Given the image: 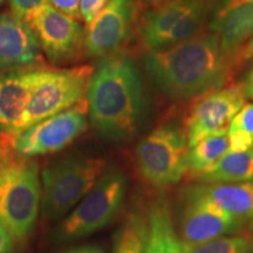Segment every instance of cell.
<instances>
[{
	"instance_id": "27",
	"label": "cell",
	"mask_w": 253,
	"mask_h": 253,
	"mask_svg": "<svg viewBox=\"0 0 253 253\" xmlns=\"http://www.w3.org/2000/svg\"><path fill=\"white\" fill-rule=\"evenodd\" d=\"M14 239L0 220V253H11L13 250Z\"/></svg>"
},
{
	"instance_id": "10",
	"label": "cell",
	"mask_w": 253,
	"mask_h": 253,
	"mask_svg": "<svg viewBox=\"0 0 253 253\" xmlns=\"http://www.w3.org/2000/svg\"><path fill=\"white\" fill-rule=\"evenodd\" d=\"M242 84L220 87L198 97L184 122L189 148L209 136L229 132L231 122L245 104Z\"/></svg>"
},
{
	"instance_id": "30",
	"label": "cell",
	"mask_w": 253,
	"mask_h": 253,
	"mask_svg": "<svg viewBox=\"0 0 253 253\" xmlns=\"http://www.w3.org/2000/svg\"><path fill=\"white\" fill-rule=\"evenodd\" d=\"M251 58H253V40L249 43L248 47H246L244 50V53H243V61Z\"/></svg>"
},
{
	"instance_id": "19",
	"label": "cell",
	"mask_w": 253,
	"mask_h": 253,
	"mask_svg": "<svg viewBox=\"0 0 253 253\" xmlns=\"http://www.w3.org/2000/svg\"><path fill=\"white\" fill-rule=\"evenodd\" d=\"M195 179L204 184L253 181V148L244 151H229L211 169Z\"/></svg>"
},
{
	"instance_id": "21",
	"label": "cell",
	"mask_w": 253,
	"mask_h": 253,
	"mask_svg": "<svg viewBox=\"0 0 253 253\" xmlns=\"http://www.w3.org/2000/svg\"><path fill=\"white\" fill-rule=\"evenodd\" d=\"M113 253H148V221L130 213L116 233Z\"/></svg>"
},
{
	"instance_id": "20",
	"label": "cell",
	"mask_w": 253,
	"mask_h": 253,
	"mask_svg": "<svg viewBox=\"0 0 253 253\" xmlns=\"http://www.w3.org/2000/svg\"><path fill=\"white\" fill-rule=\"evenodd\" d=\"M229 151L230 140L227 132L209 136L189 148L185 173H189L192 178H197L199 175L211 169Z\"/></svg>"
},
{
	"instance_id": "3",
	"label": "cell",
	"mask_w": 253,
	"mask_h": 253,
	"mask_svg": "<svg viewBox=\"0 0 253 253\" xmlns=\"http://www.w3.org/2000/svg\"><path fill=\"white\" fill-rule=\"evenodd\" d=\"M40 204L38 164L11 145L0 153V220L14 240L26 239L32 232Z\"/></svg>"
},
{
	"instance_id": "9",
	"label": "cell",
	"mask_w": 253,
	"mask_h": 253,
	"mask_svg": "<svg viewBox=\"0 0 253 253\" xmlns=\"http://www.w3.org/2000/svg\"><path fill=\"white\" fill-rule=\"evenodd\" d=\"M87 115L88 106L84 99L65 112L42 120L15 136V150L25 157L60 151L86 130Z\"/></svg>"
},
{
	"instance_id": "24",
	"label": "cell",
	"mask_w": 253,
	"mask_h": 253,
	"mask_svg": "<svg viewBox=\"0 0 253 253\" xmlns=\"http://www.w3.org/2000/svg\"><path fill=\"white\" fill-rule=\"evenodd\" d=\"M8 4L12 13L25 20L34 11L48 4V0H8Z\"/></svg>"
},
{
	"instance_id": "16",
	"label": "cell",
	"mask_w": 253,
	"mask_h": 253,
	"mask_svg": "<svg viewBox=\"0 0 253 253\" xmlns=\"http://www.w3.org/2000/svg\"><path fill=\"white\" fill-rule=\"evenodd\" d=\"M37 69L0 73V131L9 134L30 102Z\"/></svg>"
},
{
	"instance_id": "18",
	"label": "cell",
	"mask_w": 253,
	"mask_h": 253,
	"mask_svg": "<svg viewBox=\"0 0 253 253\" xmlns=\"http://www.w3.org/2000/svg\"><path fill=\"white\" fill-rule=\"evenodd\" d=\"M148 253H186L185 245L177 236L166 202L158 201L148 216Z\"/></svg>"
},
{
	"instance_id": "14",
	"label": "cell",
	"mask_w": 253,
	"mask_h": 253,
	"mask_svg": "<svg viewBox=\"0 0 253 253\" xmlns=\"http://www.w3.org/2000/svg\"><path fill=\"white\" fill-rule=\"evenodd\" d=\"M243 224L212 201L191 191L182 217V240L184 244H201L235 232Z\"/></svg>"
},
{
	"instance_id": "22",
	"label": "cell",
	"mask_w": 253,
	"mask_h": 253,
	"mask_svg": "<svg viewBox=\"0 0 253 253\" xmlns=\"http://www.w3.org/2000/svg\"><path fill=\"white\" fill-rule=\"evenodd\" d=\"M230 151H244L253 148V103L244 104L233 118L229 128Z\"/></svg>"
},
{
	"instance_id": "29",
	"label": "cell",
	"mask_w": 253,
	"mask_h": 253,
	"mask_svg": "<svg viewBox=\"0 0 253 253\" xmlns=\"http://www.w3.org/2000/svg\"><path fill=\"white\" fill-rule=\"evenodd\" d=\"M62 253H103L100 249L93 248V246H84V248H77L71 249Z\"/></svg>"
},
{
	"instance_id": "4",
	"label": "cell",
	"mask_w": 253,
	"mask_h": 253,
	"mask_svg": "<svg viewBox=\"0 0 253 253\" xmlns=\"http://www.w3.org/2000/svg\"><path fill=\"white\" fill-rule=\"evenodd\" d=\"M93 69L90 66L66 69L37 68L30 102L9 135L15 137L36 123L65 112L86 99Z\"/></svg>"
},
{
	"instance_id": "7",
	"label": "cell",
	"mask_w": 253,
	"mask_h": 253,
	"mask_svg": "<svg viewBox=\"0 0 253 253\" xmlns=\"http://www.w3.org/2000/svg\"><path fill=\"white\" fill-rule=\"evenodd\" d=\"M188 151V140L182 129L161 126L137 144L136 166L148 184L156 189L169 188L185 175Z\"/></svg>"
},
{
	"instance_id": "17",
	"label": "cell",
	"mask_w": 253,
	"mask_h": 253,
	"mask_svg": "<svg viewBox=\"0 0 253 253\" xmlns=\"http://www.w3.org/2000/svg\"><path fill=\"white\" fill-rule=\"evenodd\" d=\"M192 192L207 197L237 219L253 221V181L196 186Z\"/></svg>"
},
{
	"instance_id": "28",
	"label": "cell",
	"mask_w": 253,
	"mask_h": 253,
	"mask_svg": "<svg viewBox=\"0 0 253 253\" xmlns=\"http://www.w3.org/2000/svg\"><path fill=\"white\" fill-rule=\"evenodd\" d=\"M242 86H243V88H244L246 96L253 99V63H252L251 68H250V71L248 72V74H246L245 81Z\"/></svg>"
},
{
	"instance_id": "8",
	"label": "cell",
	"mask_w": 253,
	"mask_h": 253,
	"mask_svg": "<svg viewBox=\"0 0 253 253\" xmlns=\"http://www.w3.org/2000/svg\"><path fill=\"white\" fill-rule=\"evenodd\" d=\"M126 188V176L118 170L103 173L55 232L59 240H75L107 226L119 212Z\"/></svg>"
},
{
	"instance_id": "1",
	"label": "cell",
	"mask_w": 253,
	"mask_h": 253,
	"mask_svg": "<svg viewBox=\"0 0 253 253\" xmlns=\"http://www.w3.org/2000/svg\"><path fill=\"white\" fill-rule=\"evenodd\" d=\"M236 66L210 30L176 45L151 49L143 58L151 84L172 100H191L223 87Z\"/></svg>"
},
{
	"instance_id": "23",
	"label": "cell",
	"mask_w": 253,
	"mask_h": 253,
	"mask_svg": "<svg viewBox=\"0 0 253 253\" xmlns=\"http://www.w3.org/2000/svg\"><path fill=\"white\" fill-rule=\"evenodd\" d=\"M186 253H252V246L244 237H219L201 243L184 244Z\"/></svg>"
},
{
	"instance_id": "2",
	"label": "cell",
	"mask_w": 253,
	"mask_h": 253,
	"mask_svg": "<svg viewBox=\"0 0 253 253\" xmlns=\"http://www.w3.org/2000/svg\"><path fill=\"white\" fill-rule=\"evenodd\" d=\"M86 100L91 125L103 137L126 141L135 136L147 112L135 60L120 52L101 58L91 73Z\"/></svg>"
},
{
	"instance_id": "31",
	"label": "cell",
	"mask_w": 253,
	"mask_h": 253,
	"mask_svg": "<svg viewBox=\"0 0 253 253\" xmlns=\"http://www.w3.org/2000/svg\"><path fill=\"white\" fill-rule=\"evenodd\" d=\"M153 1H162V0H153Z\"/></svg>"
},
{
	"instance_id": "15",
	"label": "cell",
	"mask_w": 253,
	"mask_h": 253,
	"mask_svg": "<svg viewBox=\"0 0 253 253\" xmlns=\"http://www.w3.org/2000/svg\"><path fill=\"white\" fill-rule=\"evenodd\" d=\"M41 50L26 21L11 11L0 14V73L33 67L42 61Z\"/></svg>"
},
{
	"instance_id": "5",
	"label": "cell",
	"mask_w": 253,
	"mask_h": 253,
	"mask_svg": "<svg viewBox=\"0 0 253 253\" xmlns=\"http://www.w3.org/2000/svg\"><path fill=\"white\" fill-rule=\"evenodd\" d=\"M101 158L67 157L50 164L41 173V211L49 220L73 210L103 175Z\"/></svg>"
},
{
	"instance_id": "32",
	"label": "cell",
	"mask_w": 253,
	"mask_h": 253,
	"mask_svg": "<svg viewBox=\"0 0 253 253\" xmlns=\"http://www.w3.org/2000/svg\"><path fill=\"white\" fill-rule=\"evenodd\" d=\"M2 4V0H0V5H1Z\"/></svg>"
},
{
	"instance_id": "6",
	"label": "cell",
	"mask_w": 253,
	"mask_h": 253,
	"mask_svg": "<svg viewBox=\"0 0 253 253\" xmlns=\"http://www.w3.org/2000/svg\"><path fill=\"white\" fill-rule=\"evenodd\" d=\"M216 0H162L144 14L141 37L145 47L161 49L188 40L203 30Z\"/></svg>"
},
{
	"instance_id": "25",
	"label": "cell",
	"mask_w": 253,
	"mask_h": 253,
	"mask_svg": "<svg viewBox=\"0 0 253 253\" xmlns=\"http://www.w3.org/2000/svg\"><path fill=\"white\" fill-rule=\"evenodd\" d=\"M109 0H80V17L88 25L108 4Z\"/></svg>"
},
{
	"instance_id": "12",
	"label": "cell",
	"mask_w": 253,
	"mask_h": 253,
	"mask_svg": "<svg viewBox=\"0 0 253 253\" xmlns=\"http://www.w3.org/2000/svg\"><path fill=\"white\" fill-rule=\"evenodd\" d=\"M136 14V0H109L88 24L84 48L88 55L103 56L118 53L130 38Z\"/></svg>"
},
{
	"instance_id": "13",
	"label": "cell",
	"mask_w": 253,
	"mask_h": 253,
	"mask_svg": "<svg viewBox=\"0 0 253 253\" xmlns=\"http://www.w3.org/2000/svg\"><path fill=\"white\" fill-rule=\"evenodd\" d=\"M209 30L220 41L221 49L236 65L253 40V0H216Z\"/></svg>"
},
{
	"instance_id": "11",
	"label": "cell",
	"mask_w": 253,
	"mask_h": 253,
	"mask_svg": "<svg viewBox=\"0 0 253 253\" xmlns=\"http://www.w3.org/2000/svg\"><path fill=\"white\" fill-rule=\"evenodd\" d=\"M25 21L36 34L41 49L53 62L74 59L84 45L86 31L80 21L50 4L34 11Z\"/></svg>"
},
{
	"instance_id": "26",
	"label": "cell",
	"mask_w": 253,
	"mask_h": 253,
	"mask_svg": "<svg viewBox=\"0 0 253 253\" xmlns=\"http://www.w3.org/2000/svg\"><path fill=\"white\" fill-rule=\"evenodd\" d=\"M48 4L77 20L81 19L80 0H48Z\"/></svg>"
}]
</instances>
